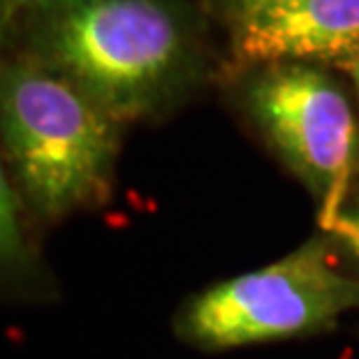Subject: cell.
I'll use <instances>...</instances> for the list:
<instances>
[{"instance_id":"obj_5","label":"cell","mask_w":359,"mask_h":359,"mask_svg":"<svg viewBox=\"0 0 359 359\" xmlns=\"http://www.w3.org/2000/svg\"><path fill=\"white\" fill-rule=\"evenodd\" d=\"M241 63H346L359 53V0H266L232 17Z\"/></svg>"},{"instance_id":"obj_7","label":"cell","mask_w":359,"mask_h":359,"mask_svg":"<svg viewBox=\"0 0 359 359\" xmlns=\"http://www.w3.org/2000/svg\"><path fill=\"white\" fill-rule=\"evenodd\" d=\"M330 234L334 239H339L359 259V188L357 193L350 195V200L343 206L341 216Z\"/></svg>"},{"instance_id":"obj_4","label":"cell","mask_w":359,"mask_h":359,"mask_svg":"<svg viewBox=\"0 0 359 359\" xmlns=\"http://www.w3.org/2000/svg\"><path fill=\"white\" fill-rule=\"evenodd\" d=\"M243 107L318 206L325 234L334 230L359 172V123L346 90L309 63L257 67L243 86Z\"/></svg>"},{"instance_id":"obj_10","label":"cell","mask_w":359,"mask_h":359,"mask_svg":"<svg viewBox=\"0 0 359 359\" xmlns=\"http://www.w3.org/2000/svg\"><path fill=\"white\" fill-rule=\"evenodd\" d=\"M19 5L21 12H33V10H44L49 5H56L60 0H14Z\"/></svg>"},{"instance_id":"obj_3","label":"cell","mask_w":359,"mask_h":359,"mask_svg":"<svg viewBox=\"0 0 359 359\" xmlns=\"http://www.w3.org/2000/svg\"><path fill=\"white\" fill-rule=\"evenodd\" d=\"M359 311V280L313 236L290 255L206 287L181 306L174 332L202 350H227L320 332Z\"/></svg>"},{"instance_id":"obj_6","label":"cell","mask_w":359,"mask_h":359,"mask_svg":"<svg viewBox=\"0 0 359 359\" xmlns=\"http://www.w3.org/2000/svg\"><path fill=\"white\" fill-rule=\"evenodd\" d=\"M14 183L0 156V294L26 297L44 290V273Z\"/></svg>"},{"instance_id":"obj_2","label":"cell","mask_w":359,"mask_h":359,"mask_svg":"<svg viewBox=\"0 0 359 359\" xmlns=\"http://www.w3.org/2000/svg\"><path fill=\"white\" fill-rule=\"evenodd\" d=\"M123 126L24 56L0 60V156L30 223L109 202Z\"/></svg>"},{"instance_id":"obj_11","label":"cell","mask_w":359,"mask_h":359,"mask_svg":"<svg viewBox=\"0 0 359 359\" xmlns=\"http://www.w3.org/2000/svg\"><path fill=\"white\" fill-rule=\"evenodd\" d=\"M348 67H350V74H353V81H355V88H357V97H359V53L353 58V63H350Z\"/></svg>"},{"instance_id":"obj_9","label":"cell","mask_w":359,"mask_h":359,"mask_svg":"<svg viewBox=\"0 0 359 359\" xmlns=\"http://www.w3.org/2000/svg\"><path fill=\"white\" fill-rule=\"evenodd\" d=\"M262 3H266V0H220V5L227 7V10L232 12V17H236V14H241V12L253 10V7L262 5Z\"/></svg>"},{"instance_id":"obj_8","label":"cell","mask_w":359,"mask_h":359,"mask_svg":"<svg viewBox=\"0 0 359 359\" xmlns=\"http://www.w3.org/2000/svg\"><path fill=\"white\" fill-rule=\"evenodd\" d=\"M19 14H21V10L14 0H0V49L5 47L7 37L12 35Z\"/></svg>"},{"instance_id":"obj_1","label":"cell","mask_w":359,"mask_h":359,"mask_svg":"<svg viewBox=\"0 0 359 359\" xmlns=\"http://www.w3.org/2000/svg\"><path fill=\"white\" fill-rule=\"evenodd\" d=\"M24 56L79 88L121 126L156 118L200 72V37L183 0H60L24 12Z\"/></svg>"}]
</instances>
